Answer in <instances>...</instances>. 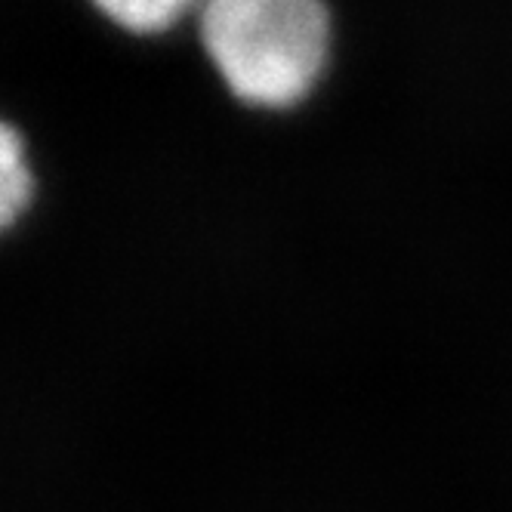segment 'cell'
Returning <instances> with one entry per match:
<instances>
[{
	"label": "cell",
	"instance_id": "obj_1",
	"mask_svg": "<svg viewBox=\"0 0 512 512\" xmlns=\"http://www.w3.org/2000/svg\"><path fill=\"white\" fill-rule=\"evenodd\" d=\"M201 38L232 93L290 105L321 75L331 22L321 0H210Z\"/></svg>",
	"mask_w": 512,
	"mask_h": 512
},
{
	"label": "cell",
	"instance_id": "obj_2",
	"mask_svg": "<svg viewBox=\"0 0 512 512\" xmlns=\"http://www.w3.org/2000/svg\"><path fill=\"white\" fill-rule=\"evenodd\" d=\"M31 201V170L25 164L22 139L0 121V232L10 229Z\"/></svg>",
	"mask_w": 512,
	"mask_h": 512
},
{
	"label": "cell",
	"instance_id": "obj_3",
	"mask_svg": "<svg viewBox=\"0 0 512 512\" xmlns=\"http://www.w3.org/2000/svg\"><path fill=\"white\" fill-rule=\"evenodd\" d=\"M195 0H96V7L130 31H161L173 25Z\"/></svg>",
	"mask_w": 512,
	"mask_h": 512
}]
</instances>
